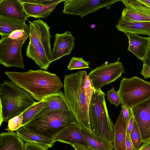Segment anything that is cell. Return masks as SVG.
I'll return each mask as SVG.
<instances>
[{"label":"cell","mask_w":150,"mask_h":150,"mask_svg":"<svg viewBox=\"0 0 150 150\" xmlns=\"http://www.w3.org/2000/svg\"><path fill=\"white\" fill-rule=\"evenodd\" d=\"M7 77L39 101L59 91L63 85L54 74L41 69L24 72L6 71Z\"/></svg>","instance_id":"6da1fadb"},{"label":"cell","mask_w":150,"mask_h":150,"mask_svg":"<svg viewBox=\"0 0 150 150\" xmlns=\"http://www.w3.org/2000/svg\"><path fill=\"white\" fill-rule=\"evenodd\" d=\"M87 75L84 70L65 75L64 94L76 122L81 127L91 131L88 112L89 103L84 87Z\"/></svg>","instance_id":"7a4b0ae2"},{"label":"cell","mask_w":150,"mask_h":150,"mask_svg":"<svg viewBox=\"0 0 150 150\" xmlns=\"http://www.w3.org/2000/svg\"><path fill=\"white\" fill-rule=\"evenodd\" d=\"M28 91L12 81L0 85V126L22 114L36 102Z\"/></svg>","instance_id":"3957f363"},{"label":"cell","mask_w":150,"mask_h":150,"mask_svg":"<svg viewBox=\"0 0 150 150\" xmlns=\"http://www.w3.org/2000/svg\"><path fill=\"white\" fill-rule=\"evenodd\" d=\"M29 22V41L26 56L33 59L41 69L47 70L51 63L52 52L50 27L40 19Z\"/></svg>","instance_id":"277c9868"},{"label":"cell","mask_w":150,"mask_h":150,"mask_svg":"<svg viewBox=\"0 0 150 150\" xmlns=\"http://www.w3.org/2000/svg\"><path fill=\"white\" fill-rule=\"evenodd\" d=\"M105 96L101 89H94L89 105V123L93 133L113 144L114 125L108 114Z\"/></svg>","instance_id":"5b68a950"},{"label":"cell","mask_w":150,"mask_h":150,"mask_svg":"<svg viewBox=\"0 0 150 150\" xmlns=\"http://www.w3.org/2000/svg\"><path fill=\"white\" fill-rule=\"evenodd\" d=\"M76 121L71 110H57L33 119L23 126L33 132L53 139L66 127Z\"/></svg>","instance_id":"8992f818"},{"label":"cell","mask_w":150,"mask_h":150,"mask_svg":"<svg viewBox=\"0 0 150 150\" xmlns=\"http://www.w3.org/2000/svg\"><path fill=\"white\" fill-rule=\"evenodd\" d=\"M117 92L122 105L131 109L150 99V82L137 76L123 78Z\"/></svg>","instance_id":"52a82bcc"},{"label":"cell","mask_w":150,"mask_h":150,"mask_svg":"<svg viewBox=\"0 0 150 150\" xmlns=\"http://www.w3.org/2000/svg\"><path fill=\"white\" fill-rule=\"evenodd\" d=\"M30 28L21 37L2 36L0 40V63L7 67L25 68L22 54V46L29 37Z\"/></svg>","instance_id":"ba28073f"},{"label":"cell","mask_w":150,"mask_h":150,"mask_svg":"<svg viewBox=\"0 0 150 150\" xmlns=\"http://www.w3.org/2000/svg\"><path fill=\"white\" fill-rule=\"evenodd\" d=\"M125 69L119 58L114 63L106 61L102 65L91 71L88 76L95 89L116 81L121 76Z\"/></svg>","instance_id":"9c48e42d"},{"label":"cell","mask_w":150,"mask_h":150,"mask_svg":"<svg viewBox=\"0 0 150 150\" xmlns=\"http://www.w3.org/2000/svg\"><path fill=\"white\" fill-rule=\"evenodd\" d=\"M119 0H66L64 2L63 13L72 15H79L81 18L105 7L111 8L115 2Z\"/></svg>","instance_id":"30bf717a"},{"label":"cell","mask_w":150,"mask_h":150,"mask_svg":"<svg viewBox=\"0 0 150 150\" xmlns=\"http://www.w3.org/2000/svg\"><path fill=\"white\" fill-rule=\"evenodd\" d=\"M125 8L121 18L129 22L150 21V8L139 0H122Z\"/></svg>","instance_id":"8fae6325"},{"label":"cell","mask_w":150,"mask_h":150,"mask_svg":"<svg viewBox=\"0 0 150 150\" xmlns=\"http://www.w3.org/2000/svg\"><path fill=\"white\" fill-rule=\"evenodd\" d=\"M140 130L143 143L150 141V99L131 109Z\"/></svg>","instance_id":"7c38bea8"},{"label":"cell","mask_w":150,"mask_h":150,"mask_svg":"<svg viewBox=\"0 0 150 150\" xmlns=\"http://www.w3.org/2000/svg\"><path fill=\"white\" fill-rule=\"evenodd\" d=\"M55 42L52 52L51 63L64 56L69 55L75 45V38L71 32L66 31L60 34L56 33Z\"/></svg>","instance_id":"4fadbf2b"},{"label":"cell","mask_w":150,"mask_h":150,"mask_svg":"<svg viewBox=\"0 0 150 150\" xmlns=\"http://www.w3.org/2000/svg\"><path fill=\"white\" fill-rule=\"evenodd\" d=\"M81 127L76 122L69 125L53 139L55 142L59 141L69 144H78L88 147L81 132Z\"/></svg>","instance_id":"5bb4252c"},{"label":"cell","mask_w":150,"mask_h":150,"mask_svg":"<svg viewBox=\"0 0 150 150\" xmlns=\"http://www.w3.org/2000/svg\"><path fill=\"white\" fill-rule=\"evenodd\" d=\"M43 100L46 101V104L32 119L53 111L71 110L65 97L64 93L62 91H59L55 94L49 96Z\"/></svg>","instance_id":"9a60e30c"},{"label":"cell","mask_w":150,"mask_h":150,"mask_svg":"<svg viewBox=\"0 0 150 150\" xmlns=\"http://www.w3.org/2000/svg\"><path fill=\"white\" fill-rule=\"evenodd\" d=\"M0 16L25 21L27 18L19 0H1Z\"/></svg>","instance_id":"2e32d148"},{"label":"cell","mask_w":150,"mask_h":150,"mask_svg":"<svg viewBox=\"0 0 150 150\" xmlns=\"http://www.w3.org/2000/svg\"><path fill=\"white\" fill-rule=\"evenodd\" d=\"M126 34L129 39V45L127 50L143 62L150 45V38L143 37L130 33Z\"/></svg>","instance_id":"e0dca14e"},{"label":"cell","mask_w":150,"mask_h":150,"mask_svg":"<svg viewBox=\"0 0 150 150\" xmlns=\"http://www.w3.org/2000/svg\"><path fill=\"white\" fill-rule=\"evenodd\" d=\"M66 0H58L56 2L49 5L22 3L27 17L46 18L60 3Z\"/></svg>","instance_id":"ac0fdd59"},{"label":"cell","mask_w":150,"mask_h":150,"mask_svg":"<svg viewBox=\"0 0 150 150\" xmlns=\"http://www.w3.org/2000/svg\"><path fill=\"white\" fill-rule=\"evenodd\" d=\"M116 26L118 31L125 34L145 35L150 38V21L129 22L120 18Z\"/></svg>","instance_id":"d6986e66"},{"label":"cell","mask_w":150,"mask_h":150,"mask_svg":"<svg viewBox=\"0 0 150 150\" xmlns=\"http://www.w3.org/2000/svg\"><path fill=\"white\" fill-rule=\"evenodd\" d=\"M127 123L121 109L114 125L113 145L115 150H126V140Z\"/></svg>","instance_id":"ffe728a7"},{"label":"cell","mask_w":150,"mask_h":150,"mask_svg":"<svg viewBox=\"0 0 150 150\" xmlns=\"http://www.w3.org/2000/svg\"><path fill=\"white\" fill-rule=\"evenodd\" d=\"M16 133L26 142L35 144L48 149L52 147L55 142L52 139L33 132L23 126L18 129Z\"/></svg>","instance_id":"44dd1931"},{"label":"cell","mask_w":150,"mask_h":150,"mask_svg":"<svg viewBox=\"0 0 150 150\" xmlns=\"http://www.w3.org/2000/svg\"><path fill=\"white\" fill-rule=\"evenodd\" d=\"M81 132L89 147L95 150H113V144L93 133L91 130L81 127Z\"/></svg>","instance_id":"7402d4cb"},{"label":"cell","mask_w":150,"mask_h":150,"mask_svg":"<svg viewBox=\"0 0 150 150\" xmlns=\"http://www.w3.org/2000/svg\"><path fill=\"white\" fill-rule=\"evenodd\" d=\"M0 150H25V144L16 132L1 133Z\"/></svg>","instance_id":"603a6c76"},{"label":"cell","mask_w":150,"mask_h":150,"mask_svg":"<svg viewBox=\"0 0 150 150\" xmlns=\"http://www.w3.org/2000/svg\"><path fill=\"white\" fill-rule=\"evenodd\" d=\"M30 27L25 21H21L2 16H0V34L8 36L13 31L19 30H26Z\"/></svg>","instance_id":"cb8c5ba5"},{"label":"cell","mask_w":150,"mask_h":150,"mask_svg":"<svg viewBox=\"0 0 150 150\" xmlns=\"http://www.w3.org/2000/svg\"><path fill=\"white\" fill-rule=\"evenodd\" d=\"M46 103L44 100L36 102L23 112L22 126L30 122L42 110Z\"/></svg>","instance_id":"d4e9b609"},{"label":"cell","mask_w":150,"mask_h":150,"mask_svg":"<svg viewBox=\"0 0 150 150\" xmlns=\"http://www.w3.org/2000/svg\"><path fill=\"white\" fill-rule=\"evenodd\" d=\"M129 137L134 150H138L142 146L143 143L140 130L134 119L133 128Z\"/></svg>","instance_id":"484cf974"},{"label":"cell","mask_w":150,"mask_h":150,"mask_svg":"<svg viewBox=\"0 0 150 150\" xmlns=\"http://www.w3.org/2000/svg\"><path fill=\"white\" fill-rule=\"evenodd\" d=\"M89 62L85 61L83 57H73L70 59L67 69L69 70L89 68Z\"/></svg>","instance_id":"4316f807"},{"label":"cell","mask_w":150,"mask_h":150,"mask_svg":"<svg viewBox=\"0 0 150 150\" xmlns=\"http://www.w3.org/2000/svg\"><path fill=\"white\" fill-rule=\"evenodd\" d=\"M23 119L22 113L10 119L8 121L7 128L6 130L9 133L17 130L22 126Z\"/></svg>","instance_id":"83f0119b"},{"label":"cell","mask_w":150,"mask_h":150,"mask_svg":"<svg viewBox=\"0 0 150 150\" xmlns=\"http://www.w3.org/2000/svg\"><path fill=\"white\" fill-rule=\"evenodd\" d=\"M106 95L107 100L111 104L117 107L121 103L118 94L113 87L107 91Z\"/></svg>","instance_id":"f1b7e54d"},{"label":"cell","mask_w":150,"mask_h":150,"mask_svg":"<svg viewBox=\"0 0 150 150\" xmlns=\"http://www.w3.org/2000/svg\"><path fill=\"white\" fill-rule=\"evenodd\" d=\"M22 3H26L44 5H49L53 4L58 0H19Z\"/></svg>","instance_id":"f546056e"},{"label":"cell","mask_w":150,"mask_h":150,"mask_svg":"<svg viewBox=\"0 0 150 150\" xmlns=\"http://www.w3.org/2000/svg\"><path fill=\"white\" fill-rule=\"evenodd\" d=\"M48 148L35 144L25 143V150H47Z\"/></svg>","instance_id":"4dcf8cb0"},{"label":"cell","mask_w":150,"mask_h":150,"mask_svg":"<svg viewBox=\"0 0 150 150\" xmlns=\"http://www.w3.org/2000/svg\"><path fill=\"white\" fill-rule=\"evenodd\" d=\"M121 106L124 120L127 124L132 115L131 109L122 105Z\"/></svg>","instance_id":"1f68e13d"},{"label":"cell","mask_w":150,"mask_h":150,"mask_svg":"<svg viewBox=\"0 0 150 150\" xmlns=\"http://www.w3.org/2000/svg\"><path fill=\"white\" fill-rule=\"evenodd\" d=\"M141 73L144 78H150V67L143 64Z\"/></svg>","instance_id":"d6a6232c"},{"label":"cell","mask_w":150,"mask_h":150,"mask_svg":"<svg viewBox=\"0 0 150 150\" xmlns=\"http://www.w3.org/2000/svg\"><path fill=\"white\" fill-rule=\"evenodd\" d=\"M126 150H134L129 135L127 133L126 140Z\"/></svg>","instance_id":"836d02e7"},{"label":"cell","mask_w":150,"mask_h":150,"mask_svg":"<svg viewBox=\"0 0 150 150\" xmlns=\"http://www.w3.org/2000/svg\"><path fill=\"white\" fill-rule=\"evenodd\" d=\"M134 120V118L132 115L131 117L127 123V133L129 135V136L133 128Z\"/></svg>","instance_id":"e575fe53"},{"label":"cell","mask_w":150,"mask_h":150,"mask_svg":"<svg viewBox=\"0 0 150 150\" xmlns=\"http://www.w3.org/2000/svg\"><path fill=\"white\" fill-rule=\"evenodd\" d=\"M72 146L75 150H95L86 146L78 144H73Z\"/></svg>","instance_id":"d590c367"},{"label":"cell","mask_w":150,"mask_h":150,"mask_svg":"<svg viewBox=\"0 0 150 150\" xmlns=\"http://www.w3.org/2000/svg\"><path fill=\"white\" fill-rule=\"evenodd\" d=\"M143 63L144 64L150 67V45L146 58Z\"/></svg>","instance_id":"8d00e7d4"},{"label":"cell","mask_w":150,"mask_h":150,"mask_svg":"<svg viewBox=\"0 0 150 150\" xmlns=\"http://www.w3.org/2000/svg\"><path fill=\"white\" fill-rule=\"evenodd\" d=\"M138 150H150V141L143 143Z\"/></svg>","instance_id":"74e56055"},{"label":"cell","mask_w":150,"mask_h":150,"mask_svg":"<svg viewBox=\"0 0 150 150\" xmlns=\"http://www.w3.org/2000/svg\"><path fill=\"white\" fill-rule=\"evenodd\" d=\"M142 3L144 4L150 8V0H139Z\"/></svg>","instance_id":"f35d334b"},{"label":"cell","mask_w":150,"mask_h":150,"mask_svg":"<svg viewBox=\"0 0 150 150\" xmlns=\"http://www.w3.org/2000/svg\"><path fill=\"white\" fill-rule=\"evenodd\" d=\"M91 29H93L96 27V25L94 24H92L91 25L89 26Z\"/></svg>","instance_id":"ab89813d"}]
</instances>
